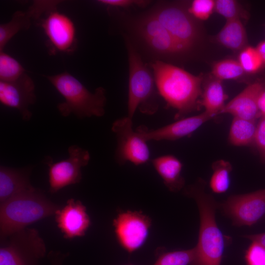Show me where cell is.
<instances>
[{
  "label": "cell",
  "instance_id": "23",
  "mask_svg": "<svg viewBox=\"0 0 265 265\" xmlns=\"http://www.w3.org/2000/svg\"><path fill=\"white\" fill-rule=\"evenodd\" d=\"M256 127V120L234 117L229 131V142L237 146L254 143Z\"/></svg>",
  "mask_w": 265,
  "mask_h": 265
},
{
  "label": "cell",
  "instance_id": "11",
  "mask_svg": "<svg viewBox=\"0 0 265 265\" xmlns=\"http://www.w3.org/2000/svg\"><path fill=\"white\" fill-rule=\"evenodd\" d=\"M218 208L234 225L251 226L265 215V189L231 196Z\"/></svg>",
  "mask_w": 265,
  "mask_h": 265
},
{
  "label": "cell",
  "instance_id": "17",
  "mask_svg": "<svg viewBox=\"0 0 265 265\" xmlns=\"http://www.w3.org/2000/svg\"><path fill=\"white\" fill-rule=\"evenodd\" d=\"M55 215L58 227L68 239L84 236L91 224L85 206L74 199H69Z\"/></svg>",
  "mask_w": 265,
  "mask_h": 265
},
{
  "label": "cell",
  "instance_id": "10",
  "mask_svg": "<svg viewBox=\"0 0 265 265\" xmlns=\"http://www.w3.org/2000/svg\"><path fill=\"white\" fill-rule=\"evenodd\" d=\"M67 159L53 162L50 157L46 159L49 166L50 191L55 193L69 185L79 183L81 180V168L87 165L90 156L89 152L77 145L68 148Z\"/></svg>",
  "mask_w": 265,
  "mask_h": 265
},
{
  "label": "cell",
  "instance_id": "35",
  "mask_svg": "<svg viewBox=\"0 0 265 265\" xmlns=\"http://www.w3.org/2000/svg\"><path fill=\"white\" fill-rule=\"evenodd\" d=\"M243 237L251 241L257 242L265 248V232L258 234L244 235Z\"/></svg>",
  "mask_w": 265,
  "mask_h": 265
},
{
  "label": "cell",
  "instance_id": "37",
  "mask_svg": "<svg viewBox=\"0 0 265 265\" xmlns=\"http://www.w3.org/2000/svg\"><path fill=\"white\" fill-rule=\"evenodd\" d=\"M265 65V40L260 42L256 48Z\"/></svg>",
  "mask_w": 265,
  "mask_h": 265
},
{
  "label": "cell",
  "instance_id": "34",
  "mask_svg": "<svg viewBox=\"0 0 265 265\" xmlns=\"http://www.w3.org/2000/svg\"><path fill=\"white\" fill-rule=\"evenodd\" d=\"M68 254H62L60 252H51L48 257L51 265H63V262Z\"/></svg>",
  "mask_w": 265,
  "mask_h": 265
},
{
  "label": "cell",
  "instance_id": "21",
  "mask_svg": "<svg viewBox=\"0 0 265 265\" xmlns=\"http://www.w3.org/2000/svg\"><path fill=\"white\" fill-rule=\"evenodd\" d=\"M216 38L219 44L234 51H240L247 46L246 32L240 20H227Z\"/></svg>",
  "mask_w": 265,
  "mask_h": 265
},
{
  "label": "cell",
  "instance_id": "8",
  "mask_svg": "<svg viewBox=\"0 0 265 265\" xmlns=\"http://www.w3.org/2000/svg\"><path fill=\"white\" fill-rule=\"evenodd\" d=\"M0 240V265H38L46 247L37 230L26 228Z\"/></svg>",
  "mask_w": 265,
  "mask_h": 265
},
{
  "label": "cell",
  "instance_id": "31",
  "mask_svg": "<svg viewBox=\"0 0 265 265\" xmlns=\"http://www.w3.org/2000/svg\"><path fill=\"white\" fill-rule=\"evenodd\" d=\"M245 258L247 265H265V248L257 242L252 241Z\"/></svg>",
  "mask_w": 265,
  "mask_h": 265
},
{
  "label": "cell",
  "instance_id": "22",
  "mask_svg": "<svg viewBox=\"0 0 265 265\" xmlns=\"http://www.w3.org/2000/svg\"><path fill=\"white\" fill-rule=\"evenodd\" d=\"M226 99L221 80L214 78L206 85L200 104L204 112L213 117L220 113Z\"/></svg>",
  "mask_w": 265,
  "mask_h": 265
},
{
  "label": "cell",
  "instance_id": "1",
  "mask_svg": "<svg viewBox=\"0 0 265 265\" xmlns=\"http://www.w3.org/2000/svg\"><path fill=\"white\" fill-rule=\"evenodd\" d=\"M204 188L199 182L184 191L195 201L200 216L198 240L194 247L195 257L190 265H220L225 247L230 239L222 233L216 221L218 203L205 193Z\"/></svg>",
  "mask_w": 265,
  "mask_h": 265
},
{
  "label": "cell",
  "instance_id": "28",
  "mask_svg": "<svg viewBox=\"0 0 265 265\" xmlns=\"http://www.w3.org/2000/svg\"><path fill=\"white\" fill-rule=\"evenodd\" d=\"M238 61L245 73L253 74L264 66L262 58L256 48L247 46L239 52Z\"/></svg>",
  "mask_w": 265,
  "mask_h": 265
},
{
  "label": "cell",
  "instance_id": "26",
  "mask_svg": "<svg viewBox=\"0 0 265 265\" xmlns=\"http://www.w3.org/2000/svg\"><path fill=\"white\" fill-rule=\"evenodd\" d=\"M26 73V70L14 57L0 52V80L12 81Z\"/></svg>",
  "mask_w": 265,
  "mask_h": 265
},
{
  "label": "cell",
  "instance_id": "3",
  "mask_svg": "<svg viewBox=\"0 0 265 265\" xmlns=\"http://www.w3.org/2000/svg\"><path fill=\"white\" fill-rule=\"evenodd\" d=\"M60 207L33 188L0 204V240L47 217Z\"/></svg>",
  "mask_w": 265,
  "mask_h": 265
},
{
  "label": "cell",
  "instance_id": "33",
  "mask_svg": "<svg viewBox=\"0 0 265 265\" xmlns=\"http://www.w3.org/2000/svg\"><path fill=\"white\" fill-rule=\"evenodd\" d=\"M254 143L262 157L265 159V116H261L257 124Z\"/></svg>",
  "mask_w": 265,
  "mask_h": 265
},
{
  "label": "cell",
  "instance_id": "2",
  "mask_svg": "<svg viewBox=\"0 0 265 265\" xmlns=\"http://www.w3.org/2000/svg\"><path fill=\"white\" fill-rule=\"evenodd\" d=\"M150 66L159 95L177 110V118L196 109L202 94L200 76L163 61L154 60Z\"/></svg>",
  "mask_w": 265,
  "mask_h": 265
},
{
  "label": "cell",
  "instance_id": "16",
  "mask_svg": "<svg viewBox=\"0 0 265 265\" xmlns=\"http://www.w3.org/2000/svg\"><path fill=\"white\" fill-rule=\"evenodd\" d=\"M212 118V116L204 112L198 115L180 119L157 129H149L141 125L136 130L147 142L176 140L190 135Z\"/></svg>",
  "mask_w": 265,
  "mask_h": 265
},
{
  "label": "cell",
  "instance_id": "36",
  "mask_svg": "<svg viewBox=\"0 0 265 265\" xmlns=\"http://www.w3.org/2000/svg\"><path fill=\"white\" fill-rule=\"evenodd\" d=\"M258 107L261 116H265V89L261 93L258 101Z\"/></svg>",
  "mask_w": 265,
  "mask_h": 265
},
{
  "label": "cell",
  "instance_id": "15",
  "mask_svg": "<svg viewBox=\"0 0 265 265\" xmlns=\"http://www.w3.org/2000/svg\"><path fill=\"white\" fill-rule=\"evenodd\" d=\"M60 0H35L26 11H17L8 22L0 25V52L3 51L10 39L18 32L26 30L33 20L57 9Z\"/></svg>",
  "mask_w": 265,
  "mask_h": 265
},
{
  "label": "cell",
  "instance_id": "20",
  "mask_svg": "<svg viewBox=\"0 0 265 265\" xmlns=\"http://www.w3.org/2000/svg\"><path fill=\"white\" fill-rule=\"evenodd\" d=\"M152 163L170 191L178 192L183 188L185 182L181 174L183 165L177 158L171 155L160 156L153 159Z\"/></svg>",
  "mask_w": 265,
  "mask_h": 265
},
{
  "label": "cell",
  "instance_id": "6",
  "mask_svg": "<svg viewBox=\"0 0 265 265\" xmlns=\"http://www.w3.org/2000/svg\"><path fill=\"white\" fill-rule=\"evenodd\" d=\"M129 32L155 60L163 61L184 56L168 30L150 10L124 20Z\"/></svg>",
  "mask_w": 265,
  "mask_h": 265
},
{
  "label": "cell",
  "instance_id": "4",
  "mask_svg": "<svg viewBox=\"0 0 265 265\" xmlns=\"http://www.w3.org/2000/svg\"><path fill=\"white\" fill-rule=\"evenodd\" d=\"M44 77L64 99L63 102L57 106L63 116L73 114L83 119L92 116L100 117L105 114L106 97L104 88L99 87L92 92L66 71Z\"/></svg>",
  "mask_w": 265,
  "mask_h": 265
},
{
  "label": "cell",
  "instance_id": "30",
  "mask_svg": "<svg viewBox=\"0 0 265 265\" xmlns=\"http://www.w3.org/2000/svg\"><path fill=\"white\" fill-rule=\"evenodd\" d=\"M215 8V0H194L188 7V10L196 20H206L213 13Z\"/></svg>",
  "mask_w": 265,
  "mask_h": 265
},
{
  "label": "cell",
  "instance_id": "13",
  "mask_svg": "<svg viewBox=\"0 0 265 265\" xmlns=\"http://www.w3.org/2000/svg\"><path fill=\"white\" fill-rule=\"evenodd\" d=\"M38 25L44 30L49 43L56 51L66 54L77 49L76 28L73 20L67 15L53 10L39 19Z\"/></svg>",
  "mask_w": 265,
  "mask_h": 265
},
{
  "label": "cell",
  "instance_id": "25",
  "mask_svg": "<svg viewBox=\"0 0 265 265\" xmlns=\"http://www.w3.org/2000/svg\"><path fill=\"white\" fill-rule=\"evenodd\" d=\"M245 73L238 60L225 59L215 63L212 67V74L219 80H236Z\"/></svg>",
  "mask_w": 265,
  "mask_h": 265
},
{
  "label": "cell",
  "instance_id": "12",
  "mask_svg": "<svg viewBox=\"0 0 265 265\" xmlns=\"http://www.w3.org/2000/svg\"><path fill=\"white\" fill-rule=\"evenodd\" d=\"M151 224V219L140 211L121 212L113 221L117 240L129 253L135 251L144 244Z\"/></svg>",
  "mask_w": 265,
  "mask_h": 265
},
{
  "label": "cell",
  "instance_id": "9",
  "mask_svg": "<svg viewBox=\"0 0 265 265\" xmlns=\"http://www.w3.org/2000/svg\"><path fill=\"white\" fill-rule=\"evenodd\" d=\"M111 130L116 138L115 158L118 164L129 162L140 165L150 160L147 141L133 129L132 119L126 116L117 119L112 124Z\"/></svg>",
  "mask_w": 265,
  "mask_h": 265
},
{
  "label": "cell",
  "instance_id": "29",
  "mask_svg": "<svg viewBox=\"0 0 265 265\" xmlns=\"http://www.w3.org/2000/svg\"><path fill=\"white\" fill-rule=\"evenodd\" d=\"M214 11L227 20L246 19L247 12L236 0H216Z\"/></svg>",
  "mask_w": 265,
  "mask_h": 265
},
{
  "label": "cell",
  "instance_id": "27",
  "mask_svg": "<svg viewBox=\"0 0 265 265\" xmlns=\"http://www.w3.org/2000/svg\"><path fill=\"white\" fill-rule=\"evenodd\" d=\"M194 257V248L165 252L159 256L153 265H190Z\"/></svg>",
  "mask_w": 265,
  "mask_h": 265
},
{
  "label": "cell",
  "instance_id": "7",
  "mask_svg": "<svg viewBox=\"0 0 265 265\" xmlns=\"http://www.w3.org/2000/svg\"><path fill=\"white\" fill-rule=\"evenodd\" d=\"M150 10L168 30L185 55L195 48L200 40L201 30L188 7L177 2L160 1Z\"/></svg>",
  "mask_w": 265,
  "mask_h": 265
},
{
  "label": "cell",
  "instance_id": "14",
  "mask_svg": "<svg viewBox=\"0 0 265 265\" xmlns=\"http://www.w3.org/2000/svg\"><path fill=\"white\" fill-rule=\"evenodd\" d=\"M36 99L34 81L26 72L14 81L0 80L1 104L18 110L24 120L28 121L31 118L29 108Z\"/></svg>",
  "mask_w": 265,
  "mask_h": 265
},
{
  "label": "cell",
  "instance_id": "5",
  "mask_svg": "<svg viewBox=\"0 0 265 265\" xmlns=\"http://www.w3.org/2000/svg\"><path fill=\"white\" fill-rule=\"evenodd\" d=\"M129 63L127 116L132 119L138 109L146 115H153L159 109V94L153 73L142 59L130 39L125 35Z\"/></svg>",
  "mask_w": 265,
  "mask_h": 265
},
{
  "label": "cell",
  "instance_id": "18",
  "mask_svg": "<svg viewBox=\"0 0 265 265\" xmlns=\"http://www.w3.org/2000/svg\"><path fill=\"white\" fill-rule=\"evenodd\" d=\"M265 89V85L260 81L249 84L225 105L220 113H228L234 117L256 120L261 116L258 107V99Z\"/></svg>",
  "mask_w": 265,
  "mask_h": 265
},
{
  "label": "cell",
  "instance_id": "24",
  "mask_svg": "<svg viewBox=\"0 0 265 265\" xmlns=\"http://www.w3.org/2000/svg\"><path fill=\"white\" fill-rule=\"evenodd\" d=\"M213 173L210 181V187L215 193L225 192L230 185V173L232 166L224 160L216 161L212 165Z\"/></svg>",
  "mask_w": 265,
  "mask_h": 265
},
{
  "label": "cell",
  "instance_id": "32",
  "mask_svg": "<svg viewBox=\"0 0 265 265\" xmlns=\"http://www.w3.org/2000/svg\"><path fill=\"white\" fill-rule=\"evenodd\" d=\"M97 2L111 7L128 8L132 6L144 7L150 1L145 0H99Z\"/></svg>",
  "mask_w": 265,
  "mask_h": 265
},
{
  "label": "cell",
  "instance_id": "19",
  "mask_svg": "<svg viewBox=\"0 0 265 265\" xmlns=\"http://www.w3.org/2000/svg\"><path fill=\"white\" fill-rule=\"evenodd\" d=\"M29 172L4 166L0 167V204L34 187L29 181Z\"/></svg>",
  "mask_w": 265,
  "mask_h": 265
}]
</instances>
